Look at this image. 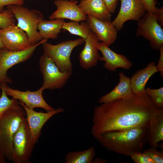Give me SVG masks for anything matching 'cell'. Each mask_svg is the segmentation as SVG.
Returning <instances> with one entry per match:
<instances>
[{
  "mask_svg": "<svg viewBox=\"0 0 163 163\" xmlns=\"http://www.w3.org/2000/svg\"><path fill=\"white\" fill-rule=\"evenodd\" d=\"M159 108L146 94H133L101 104L94 109L91 133L96 138L107 132L148 126L151 115Z\"/></svg>",
  "mask_w": 163,
  "mask_h": 163,
  "instance_id": "1",
  "label": "cell"
},
{
  "mask_svg": "<svg viewBox=\"0 0 163 163\" xmlns=\"http://www.w3.org/2000/svg\"><path fill=\"white\" fill-rule=\"evenodd\" d=\"M147 127L107 132L96 139L108 151L130 156L143 151L146 142Z\"/></svg>",
  "mask_w": 163,
  "mask_h": 163,
  "instance_id": "2",
  "label": "cell"
},
{
  "mask_svg": "<svg viewBox=\"0 0 163 163\" xmlns=\"http://www.w3.org/2000/svg\"><path fill=\"white\" fill-rule=\"evenodd\" d=\"M26 116L24 109L11 108L0 118V152L6 159L12 161L13 137Z\"/></svg>",
  "mask_w": 163,
  "mask_h": 163,
  "instance_id": "3",
  "label": "cell"
},
{
  "mask_svg": "<svg viewBox=\"0 0 163 163\" xmlns=\"http://www.w3.org/2000/svg\"><path fill=\"white\" fill-rule=\"evenodd\" d=\"M7 8L14 14L18 21L17 26L25 32L32 45L43 39L37 29L38 24L44 18L41 12L21 5H11L7 6Z\"/></svg>",
  "mask_w": 163,
  "mask_h": 163,
  "instance_id": "4",
  "label": "cell"
},
{
  "mask_svg": "<svg viewBox=\"0 0 163 163\" xmlns=\"http://www.w3.org/2000/svg\"><path fill=\"white\" fill-rule=\"evenodd\" d=\"M85 43V40L80 37L56 45L47 42L42 44L44 52L53 59L61 71L72 74L73 66L70 60L71 53L75 48Z\"/></svg>",
  "mask_w": 163,
  "mask_h": 163,
  "instance_id": "5",
  "label": "cell"
},
{
  "mask_svg": "<svg viewBox=\"0 0 163 163\" xmlns=\"http://www.w3.org/2000/svg\"><path fill=\"white\" fill-rule=\"evenodd\" d=\"M35 143L26 117L13 137L12 161L14 163H30Z\"/></svg>",
  "mask_w": 163,
  "mask_h": 163,
  "instance_id": "6",
  "label": "cell"
},
{
  "mask_svg": "<svg viewBox=\"0 0 163 163\" xmlns=\"http://www.w3.org/2000/svg\"><path fill=\"white\" fill-rule=\"evenodd\" d=\"M39 65L43 82L40 88L43 90H53L63 87L72 74L61 71L53 59L44 52L40 57Z\"/></svg>",
  "mask_w": 163,
  "mask_h": 163,
  "instance_id": "7",
  "label": "cell"
},
{
  "mask_svg": "<svg viewBox=\"0 0 163 163\" xmlns=\"http://www.w3.org/2000/svg\"><path fill=\"white\" fill-rule=\"evenodd\" d=\"M47 41L43 39L28 48L21 51H13L5 48L0 49V82H12L11 79L7 75L8 70L13 66L29 59L36 48Z\"/></svg>",
  "mask_w": 163,
  "mask_h": 163,
  "instance_id": "8",
  "label": "cell"
},
{
  "mask_svg": "<svg viewBox=\"0 0 163 163\" xmlns=\"http://www.w3.org/2000/svg\"><path fill=\"white\" fill-rule=\"evenodd\" d=\"M136 35L142 36L149 40L151 47L159 49L163 45V30L155 14L147 12L137 23Z\"/></svg>",
  "mask_w": 163,
  "mask_h": 163,
  "instance_id": "9",
  "label": "cell"
},
{
  "mask_svg": "<svg viewBox=\"0 0 163 163\" xmlns=\"http://www.w3.org/2000/svg\"><path fill=\"white\" fill-rule=\"evenodd\" d=\"M6 83L0 82V89H4L7 96H11L12 98L21 101L29 108L34 109L37 107L41 108L47 112L55 109L44 100L43 96V90L41 88L34 91H22L10 88Z\"/></svg>",
  "mask_w": 163,
  "mask_h": 163,
  "instance_id": "10",
  "label": "cell"
},
{
  "mask_svg": "<svg viewBox=\"0 0 163 163\" xmlns=\"http://www.w3.org/2000/svg\"><path fill=\"white\" fill-rule=\"evenodd\" d=\"M0 37L5 48L10 51L24 50L33 46L25 32L15 24L0 28Z\"/></svg>",
  "mask_w": 163,
  "mask_h": 163,
  "instance_id": "11",
  "label": "cell"
},
{
  "mask_svg": "<svg viewBox=\"0 0 163 163\" xmlns=\"http://www.w3.org/2000/svg\"><path fill=\"white\" fill-rule=\"evenodd\" d=\"M120 11L115 18L111 22L117 30H121L124 23L129 20L138 21L146 11L142 0H120Z\"/></svg>",
  "mask_w": 163,
  "mask_h": 163,
  "instance_id": "12",
  "label": "cell"
},
{
  "mask_svg": "<svg viewBox=\"0 0 163 163\" xmlns=\"http://www.w3.org/2000/svg\"><path fill=\"white\" fill-rule=\"evenodd\" d=\"M19 102L25 112L26 118L36 143L41 136L42 127L47 121L55 115L64 111L63 108H59L46 113L37 112L26 106L21 101Z\"/></svg>",
  "mask_w": 163,
  "mask_h": 163,
  "instance_id": "13",
  "label": "cell"
},
{
  "mask_svg": "<svg viewBox=\"0 0 163 163\" xmlns=\"http://www.w3.org/2000/svg\"><path fill=\"white\" fill-rule=\"evenodd\" d=\"M100 41L96 34L90 30L79 56V65L83 69L87 70L97 65L101 57L97 48Z\"/></svg>",
  "mask_w": 163,
  "mask_h": 163,
  "instance_id": "14",
  "label": "cell"
},
{
  "mask_svg": "<svg viewBox=\"0 0 163 163\" xmlns=\"http://www.w3.org/2000/svg\"><path fill=\"white\" fill-rule=\"evenodd\" d=\"M78 3L76 0H56L54 4L56 10L50 16L49 19H67L78 22L86 21L87 15L83 12Z\"/></svg>",
  "mask_w": 163,
  "mask_h": 163,
  "instance_id": "15",
  "label": "cell"
},
{
  "mask_svg": "<svg viewBox=\"0 0 163 163\" xmlns=\"http://www.w3.org/2000/svg\"><path fill=\"white\" fill-rule=\"evenodd\" d=\"M86 22L89 29L95 33L100 41L108 46L115 41L117 30L110 21H101L87 15Z\"/></svg>",
  "mask_w": 163,
  "mask_h": 163,
  "instance_id": "16",
  "label": "cell"
},
{
  "mask_svg": "<svg viewBox=\"0 0 163 163\" xmlns=\"http://www.w3.org/2000/svg\"><path fill=\"white\" fill-rule=\"evenodd\" d=\"M97 48L102 55L100 60L105 62L104 66L107 70L113 72L118 68L128 70L132 67L133 64L126 56L115 53L103 42L99 43Z\"/></svg>",
  "mask_w": 163,
  "mask_h": 163,
  "instance_id": "17",
  "label": "cell"
},
{
  "mask_svg": "<svg viewBox=\"0 0 163 163\" xmlns=\"http://www.w3.org/2000/svg\"><path fill=\"white\" fill-rule=\"evenodd\" d=\"M163 140V108H159L150 116L147 129L146 141L153 148H157Z\"/></svg>",
  "mask_w": 163,
  "mask_h": 163,
  "instance_id": "18",
  "label": "cell"
},
{
  "mask_svg": "<svg viewBox=\"0 0 163 163\" xmlns=\"http://www.w3.org/2000/svg\"><path fill=\"white\" fill-rule=\"evenodd\" d=\"M155 62L149 63L145 68L137 71L130 78L131 88L133 93L138 95H144L145 86L150 78L158 72L155 65Z\"/></svg>",
  "mask_w": 163,
  "mask_h": 163,
  "instance_id": "19",
  "label": "cell"
},
{
  "mask_svg": "<svg viewBox=\"0 0 163 163\" xmlns=\"http://www.w3.org/2000/svg\"><path fill=\"white\" fill-rule=\"evenodd\" d=\"M78 6L87 15L101 21H110L111 14L103 0L81 1Z\"/></svg>",
  "mask_w": 163,
  "mask_h": 163,
  "instance_id": "20",
  "label": "cell"
},
{
  "mask_svg": "<svg viewBox=\"0 0 163 163\" xmlns=\"http://www.w3.org/2000/svg\"><path fill=\"white\" fill-rule=\"evenodd\" d=\"M119 82L110 92L102 96L98 102L101 104L111 102L126 98L133 94L131 88L130 78L120 72L119 74Z\"/></svg>",
  "mask_w": 163,
  "mask_h": 163,
  "instance_id": "21",
  "label": "cell"
},
{
  "mask_svg": "<svg viewBox=\"0 0 163 163\" xmlns=\"http://www.w3.org/2000/svg\"><path fill=\"white\" fill-rule=\"evenodd\" d=\"M65 22L64 19H56L50 21L43 20L38 24L37 29L42 39H56Z\"/></svg>",
  "mask_w": 163,
  "mask_h": 163,
  "instance_id": "22",
  "label": "cell"
},
{
  "mask_svg": "<svg viewBox=\"0 0 163 163\" xmlns=\"http://www.w3.org/2000/svg\"><path fill=\"white\" fill-rule=\"evenodd\" d=\"M95 154V150L93 146L82 151L70 152L66 155L65 163H92Z\"/></svg>",
  "mask_w": 163,
  "mask_h": 163,
  "instance_id": "23",
  "label": "cell"
},
{
  "mask_svg": "<svg viewBox=\"0 0 163 163\" xmlns=\"http://www.w3.org/2000/svg\"><path fill=\"white\" fill-rule=\"evenodd\" d=\"M79 22L76 21L65 22L62 29L68 31L72 34L79 36L85 40L90 29L86 22L82 21L80 24Z\"/></svg>",
  "mask_w": 163,
  "mask_h": 163,
  "instance_id": "24",
  "label": "cell"
},
{
  "mask_svg": "<svg viewBox=\"0 0 163 163\" xmlns=\"http://www.w3.org/2000/svg\"><path fill=\"white\" fill-rule=\"evenodd\" d=\"M1 89L2 93L0 97V118L10 108L23 109L20 105L18 100L13 98L9 99L4 90L3 89Z\"/></svg>",
  "mask_w": 163,
  "mask_h": 163,
  "instance_id": "25",
  "label": "cell"
},
{
  "mask_svg": "<svg viewBox=\"0 0 163 163\" xmlns=\"http://www.w3.org/2000/svg\"><path fill=\"white\" fill-rule=\"evenodd\" d=\"M145 93L160 108H163V87L157 89L148 88L145 89Z\"/></svg>",
  "mask_w": 163,
  "mask_h": 163,
  "instance_id": "26",
  "label": "cell"
},
{
  "mask_svg": "<svg viewBox=\"0 0 163 163\" xmlns=\"http://www.w3.org/2000/svg\"><path fill=\"white\" fill-rule=\"evenodd\" d=\"M14 14L7 9L0 13V28L3 29L15 24Z\"/></svg>",
  "mask_w": 163,
  "mask_h": 163,
  "instance_id": "27",
  "label": "cell"
},
{
  "mask_svg": "<svg viewBox=\"0 0 163 163\" xmlns=\"http://www.w3.org/2000/svg\"><path fill=\"white\" fill-rule=\"evenodd\" d=\"M144 152L148 155L155 163H163V151H159L157 148L150 147L145 150Z\"/></svg>",
  "mask_w": 163,
  "mask_h": 163,
  "instance_id": "28",
  "label": "cell"
},
{
  "mask_svg": "<svg viewBox=\"0 0 163 163\" xmlns=\"http://www.w3.org/2000/svg\"><path fill=\"white\" fill-rule=\"evenodd\" d=\"M130 157L135 163H155L152 158L144 152H135L132 154Z\"/></svg>",
  "mask_w": 163,
  "mask_h": 163,
  "instance_id": "29",
  "label": "cell"
},
{
  "mask_svg": "<svg viewBox=\"0 0 163 163\" xmlns=\"http://www.w3.org/2000/svg\"><path fill=\"white\" fill-rule=\"evenodd\" d=\"M144 5L145 10L151 14H155L158 8L155 6L154 0H142Z\"/></svg>",
  "mask_w": 163,
  "mask_h": 163,
  "instance_id": "30",
  "label": "cell"
},
{
  "mask_svg": "<svg viewBox=\"0 0 163 163\" xmlns=\"http://www.w3.org/2000/svg\"><path fill=\"white\" fill-rule=\"evenodd\" d=\"M24 0H0V13L4 11V7L11 5H23Z\"/></svg>",
  "mask_w": 163,
  "mask_h": 163,
  "instance_id": "31",
  "label": "cell"
},
{
  "mask_svg": "<svg viewBox=\"0 0 163 163\" xmlns=\"http://www.w3.org/2000/svg\"><path fill=\"white\" fill-rule=\"evenodd\" d=\"M160 52V58L158 63L155 66L158 72H160V75L161 78L163 77V45L159 48Z\"/></svg>",
  "mask_w": 163,
  "mask_h": 163,
  "instance_id": "32",
  "label": "cell"
},
{
  "mask_svg": "<svg viewBox=\"0 0 163 163\" xmlns=\"http://www.w3.org/2000/svg\"><path fill=\"white\" fill-rule=\"evenodd\" d=\"M110 13H113L115 10L117 0H103Z\"/></svg>",
  "mask_w": 163,
  "mask_h": 163,
  "instance_id": "33",
  "label": "cell"
},
{
  "mask_svg": "<svg viewBox=\"0 0 163 163\" xmlns=\"http://www.w3.org/2000/svg\"><path fill=\"white\" fill-rule=\"evenodd\" d=\"M158 24L161 26L163 25V8H158L157 13L155 14Z\"/></svg>",
  "mask_w": 163,
  "mask_h": 163,
  "instance_id": "34",
  "label": "cell"
},
{
  "mask_svg": "<svg viewBox=\"0 0 163 163\" xmlns=\"http://www.w3.org/2000/svg\"><path fill=\"white\" fill-rule=\"evenodd\" d=\"M106 160L101 159L99 158H97L93 161V163H104L106 162Z\"/></svg>",
  "mask_w": 163,
  "mask_h": 163,
  "instance_id": "35",
  "label": "cell"
},
{
  "mask_svg": "<svg viewBox=\"0 0 163 163\" xmlns=\"http://www.w3.org/2000/svg\"><path fill=\"white\" fill-rule=\"evenodd\" d=\"M6 162V159L0 152V163H5Z\"/></svg>",
  "mask_w": 163,
  "mask_h": 163,
  "instance_id": "36",
  "label": "cell"
},
{
  "mask_svg": "<svg viewBox=\"0 0 163 163\" xmlns=\"http://www.w3.org/2000/svg\"><path fill=\"white\" fill-rule=\"evenodd\" d=\"M2 48H5V47L0 37V49Z\"/></svg>",
  "mask_w": 163,
  "mask_h": 163,
  "instance_id": "37",
  "label": "cell"
},
{
  "mask_svg": "<svg viewBox=\"0 0 163 163\" xmlns=\"http://www.w3.org/2000/svg\"><path fill=\"white\" fill-rule=\"evenodd\" d=\"M1 95V94L0 93V97Z\"/></svg>",
  "mask_w": 163,
  "mask_h": 163,
  "instance_id": "38",
  "label": "cell"
},
{
  "mask_svg": "<svg viewBox=\"0 0 163 163\" xmlns=\"http://www.w3.org/2000/svg\"><path fill=\"white\" fill-rule=\"evenodd\" d=\"M82 0H81V1H82Z\"/></svg>",
  "mask_w": 163,
  "mask_h": 163,
  "instance_id": "39",
  "label": "cell"
}]
</instances>
